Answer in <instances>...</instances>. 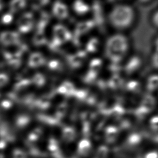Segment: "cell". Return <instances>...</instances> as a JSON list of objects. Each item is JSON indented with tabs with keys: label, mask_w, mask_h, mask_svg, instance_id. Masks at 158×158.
<instances>
[{
	"label": "cell",
	"mask_w": 158,
	"mask_h": 158,
	"mask_svg": "<svg viewBox=\"0 0 158 158\" xmlns=\"http://www.w3.org/2000/svg\"><path fill=\"white\" fill-rule=\"evenodd\" d=\"M73 8L76 13L79 15H84L90 10L89 5L83 1H76L73 4Z\"/></svg>",
	"instance_id": "obj_7"
},
{
	"label": "cell",
	"mask_w": 158,
	"mask_h": 158,
	"mask_svg": "<svg viewBox=\"0 0 158 158\" xmlns=\"http://www.w3.org/2000/svg\"><path fill=\"white\" fill-rule=\"evenodd\" d=\"M75 87L73 84L69 81H65L58 88V92L65 96L72 95L75 92Z\"/></svg>",
	"instance_id": "obj_5"
},
{
	"label": "cell",
	"mask_w": 158,
	"mask_h": 158,
	"mask_svg": "<svg viewBox=\"0 0 158 158\" xmlns=\"http://www.w3.org/2000/svg\"><path fill=\"white\" fill-rule=\"evenodd\" d=\"M140 60L137 57L131 58L128 60L125 66V70L126 72L128 73H131L135 71L139 68L140 65Z\"/></svg>",
	"instance_id": "obj_6"
},
{
	"label": "cell",
	"mask_w": 158,
	"mask_h": 158,
	"mask_svg": "<svg viewBox=\"0 0 158 158\" xmlns=\"http://www.w3.org/2000/svg\"><path fill=\"white\" fill-rule=\"evenodd\" d=\"M154 100L153 97L150 96L146 97L142 102L141 112L146 113L147 112L151 111L154 106Z\"/></svg>",
	"instance_id": "obj_8"
},
{
	"label": "cell",
	"mask_w": 158,
	"mask_h": 158,
	"mask_svg": "<svg viewBox=\"0 0 158 158\" xmlns=\"http://www.w3.org/2000/svg\"><path fill=\"white\" fill-rule=\"evenodd\" d=\"M128 47V40L126 37L120 34L112 36L106 44L105 52L107 57L114 63L119 62L126 55Z\"/></svg>",
	"instance_id": "obj_2"
},
{
	"label": "cell",
	"mask_w": 158,
	"mask_h": 158,
	"mask_svg": "<svg viewBox=\"0 0 158 158\" xmlns=\"http://www.w3.org/2000/svg\"><path fill=\"white\" fill-rule=\"evenodd\" d=\"M91 145L89 141L87 140L81 141L79 145V152L81 155L86 156L90 152Z\"/></svg>",
	"instance_id": "obj_11"
},
{
	"label": "cell",
	"mask_w": 158,
	"mask_h": 158,
	"mask_svg": "<svg viewBox=\"0 0 158 158\" xmlns=\"http://www.w3.org/2000/svg\"><path fill=\"white\" fill-rule=\"evenodd\" d=\"M93 26V22H84L80 23L79 26H78L77 30L79 34L82 33H86L90 30L91 28H92Z\"/></svg>",
	"instance_id": "obj_13"
},
{
	"label": "cell",
	"mask_w": 158,
	"mask_h": 158,
	"mask_svg": "<svg viewBox=\"0 0 158 158\" xmlns=\"http://www.w3.org/2000/svg\"><path fill=\"white\" fill-rule=\"evenodd\" d=\"M53 32L54 40L59 44L65 43L71 39V35L68 29L61 24L55 26Z\"/></svg>",
	"instance_id": "obj_3"
},
{
	"label": "cell",
	"mask_w": 158,
	"mask_h": 158,
	"mask_svg": "<svg viewBox=\"0 0 158 158\" xmlns=\"http://www.w3.org/2000/svg\"><path fill=\"white\" fill-rule=\"evenodd\" d=\"M146 158H157V154L156 153L152 152V153L148 154L146 156Z\"/></svg>",
	"instance_id": "obj_18"
},
{
	"label": "cell",
	"mask_w": 158,
	"mask_h": 158,
	"mask_svg": "<svg viewBox=\"0 0 158 158\" xmlns=\"http://www.w3.org/2000/svg\"><path fill=\"white\" fill-rule=\"evenodd\" d=\"M135 13L132 8L126 4L114 6L109 14V21L112 26L118 29H125L132 23Z\"/></svg>",
	"instance_id": "obj_1"
},
{
	"label": "cell",
	"mask_w": 158,
	"mask_h": 158,
	"mask_svg": "<svg viewBox=\"0 0 158 158\" xmlns=\"http://www.w3.org/2000/svg\"><path fill=\"white\" fill-rule=\"evenodd\" d=\"M117 135V130L114 128H110L107 129V139L111 141L113 139H114V137Z\"/></svg>",
	"instance_id": "obj_16"
},
{
	"label": "cell",
	"mask_w": 158,
	"mask_h": 158,
	"mask_svg": "<svg viewBox=\"0 0 158 158\" xmlns=\"http://www.w3.org/2000/svg\"><path fill=\"white\" fill-rule=\"evenodd\" d=\"M53 13L54 16L58 19H65L68 16V8L63 2L57 1L53 4Z\"/></svg>",
	"instance_id": "obj_4"
},
{
	"label": "cell",
	"mask_w": 158,
	"mask_h": 158,
	"mask_svg": "<svg viewBox=\"0 0 158 158\" xmlns=\"http://www.w3.org/2000/svg\"><path fill=\"white\" fill-rule=\"evenodd\" d=\"M110 82H111L110 83H111V86L112 88H117V87H118V86L120 85V84L121 83V80L119 77L114 76L110 80Z\"/></svg>",
	"instance_id": "obj_17"
},
{
	"label": "cell",
	"mask_w": 158,
	"mask_h": 158,
	"mask_svg": "<svg viewBox=\"0 0 158 158\" xmlns=\"http://www.w3.org/2000/svg\"><path fill=\"white\" fill-rule=\"evenodd\" d=\"M75 137V132L71 128H66L63 131V138L66 141L73 140Z\"/></svg>",
	"instance_id": "obj_14"
},
{
	"label": "cell",
	"mask_w": 158,
	"mask_h": 158,
	"mask_svg": "<svg viewBox=\"0 0 158 158\" xmlns=\"http://www.w3.org/2000/svg\"><path fill=\"white\" fill-rule=\"evenodd\" d=\"M158 85V77L156 75L152 76L148 79L147 88L150 91H153L156 89Z\"/></svg>",
	"instance_id": "obj_12"
},
{
	"label": "cell",
	"mask_w": 158,
	"mask_h": 158,
	"mask_svg": "<svg viewBox=\"0 0 158 158\" xmlns=\"http://www.w3.org/2000/svg\"><path fill=\"white\" fill-rule=\"evenodd\" d=\"M84 56L85 53L83 52H81L80 53L75 54L70 58V63L73 67H78L80 66L84 62Z\"/></svg>",
	"instance_id": "obj_9"
},
{
	"label": "cell",
	"mask_w": 158,
	"mask_h": 158,
	"mask_svg": "<svg viewBox=\"0 0 158 158\" xmlns=\"http://www.w3.org/2000/svg\"><path fill=\"white\" fill-rule=\"evenodd\" d=\"M140 88L139 83L137 81H130L127 84V89L131 91H138Z\"/></svg>",
	"instance_id": "obj_15"
},
{
	"label": "cell",
	"mask_w": 158,
	"mask_h": 158,
	"mask_svg": "<svg viewBox=\"0 0 158 158\" xmlns=\"http://www.w3.org/2000/svg\"><path fill=\"white\" fill-rule=\"evenodd\" d=\"M99 46L98 40L96 38L90 39L86 44V50L90 53H93L97 51Z\"/></svg>",
	"instance_id": "obj_10"
}]
</instances>
